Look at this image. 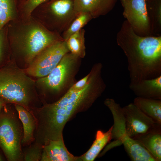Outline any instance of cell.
<instances>
[{"label": "cell", "instance_id": "obj_19", "mask_svg": "<svg viewBox=\"0 0 161 161\" xmlns=\"http://www.w3.org/2000/svg\"><path fill=\"white\" fill-rule=\"evenodd\" d=\"M18 0H0V31L19 17Z\"/></svg>", "mask_w": 161, "mask_h": 161}, {"label": "cell", "instance_id": "obj_3", "mask_svg": "<svg viewBox=\"0 0 161 161\" xmlns=\"http://www.w3.org/2000/svg\"><path fill=\"white\" fill-rule=\"evenodd\" d=\"M10 59L24 70L41 52L54 43L64 40L31 16L20 18L7 24Z\"/></svg>", "mask_w": 161, "mask_h": 161}, {"label": "cell", "instance_id": "obj_17", "mask_svg": "<svg viewBox=\"0 0 161 161\" xmlns=\"http://www.w3.org/2000/svg\"><path fill=\"white\" fill-rule=\"evenodd\" d=\"M112 126L106 132L97 130L95 139L89 149L79 156L80 161H93L107 144L112 139Z\"/></svg>", "mask_w": 161, "mask_h": 161}, {"label": "cell", "instance_id": "obj_12", "mask_svg": "<svg viewBox=\"0 0 161 161\" xmlns=\"http://www.w3.org/2000/svg\"><path fill=\"white\" fill-rule=\"evenodd\" d=\"M117 0H74L75 10L90 14L92 19L104 16L114 7Z\"/></svg>", "mask_w": 161, "mask_h": 161}, {"label": "cell", "instance_id": "obj_14", "mask_svg": "<svg viewBox=\"0 0 161 161\" xmlns=\"http://www.w3.org/2000/svg\"><path fill=\"white\" fill-rule=\"evenodd\" d=\"M129 86L137 97L161 99V75L130 83Z\"/></svg>", "mask_w": 161, "mask_h": 161}, {"label": "cell", "instance_id": "obj_4", "mask_svg": "<svg viewBox=\"0 0 161 161\" xmlns=\"http://www.w3.org/2000/svg\"><path fill=\"white\" fill-rule=\"evenodd\" d=\"M0 97L30 111L43 105L35 80L11 59L0 68Z\"/></svg>", "mask_w": 161, "mask_h": 161}, {"label": "cell", "instance_id": "obj_9", "mask_svg": "<svg viewBox=\"0 0 161 161\" xmlns=\"http://www.w3.org/2000/svg\"><path fill=\"white\" fill-rule=\"evenodd\" d=\"M66 41H58L39 54L25 69L32 78H37L47 75L57 65L64 56L69 52Z\"/></svg>", "mask_w": 161, "mask_h": 161}, {"label": "cell", "instance_id": "obj_26", "mask_svg": "<svg viewBox=\"0 0 161 161\" xmlns=\"http://www.w3.org/2000/svg\"><path fill=\"white\" fill-rule=\"evenodd\" d=\"M89 72L82 78L74 83L68 90L70 91H79L83 89L87 84L90 77Z\"/></svg>", "mask_w": 161, "mask_h": 161}, {"label": "cell", "instance_id": "obj_20", "mask_svg": "<svg viewBox=\"0 0 161 161\" xmlns=\"http://www.w3.org/2000/svg\"><path fill=\"white\" fill-rule=\"evenodd\" d=\"M82 29L71 35L65 41L69 52L82 59L86 55L85 34Z\"/></svg>", "mask_w": 161, "mask_h": 161}, {"label": "cell", "instance_id": "obj_13", "mask_svg": "<svg viewBox=\"0 0 161 161\" xmlns=\"http://www.w3.org/2000/svg\"><path fill=\"white\" fill-rule=\"evenodd\" d=\"M41 161H80L67 150L63 138L50 141L43 146Z\"/></svg>", "mask_w": 161, "mask_h": 161}, {"label": "cell", "instance_id": "obj_1", "mask_svg": "<svg viewBox=\"0 0 161 161\" xmlns=\"http://www.w3.org/2000/svg\"><path fill=\"white\" fill-rule=\"evenodd\" d=\"M89 73L88 83L82 90H67L58 100L44 103L30 111L36 122V141L44 145L50 141L63 138V131L67 122L77 114L87 110L101 96L106 87L101 69L93 67Z\"/></svg>", "mask_w": 161, "mask_h": 161}, {"label": "cell", "instance_id": "obj_23", "mask_svg": "<svg viewBox=\"0 0 161 161\" xmlns=\"http://www.w3.org/2000/svg\"><path fill=\"white\" fill-rule=\"evenodd\" d=\"M10 59V53L6 25L0 31V68Z\"/></svg>", "mask_w": 161, "mask_h": 161}, {"label": "cell", "instance_id": "obj_8", "mask_svg": "<svg viewBox=\"0 0 161 161\" xmlns=\"http://www.w3.org/2000/svg\"><path fill=\"white\" fill-rule=\"evenodd\" d=\"M104 104L112 114L114 123L112 126V139L114 141L109 144L111 148L123 144L132 161H155L154 158L139 142L130 138L127 134L123 107L113 99L107 98Z\"/></svg>", "mask_w": 161, "mask_h": 161}, {"label": "cell", "instance_id": "obj_21", "mask_svg": "<svg viewBox=\"0 0 161 161\" xmlns=\"http://www.w3.org/2000/svg\"><path fill=\"white\" fill-rule=\"evenodd\" d=\"M151 28V35H161V0H154L147 7Z\"/></svg>", "mask_w": 161, "mask_h": 161}, {"label": "cell", "instance_id": "obj_25", "mask_svg": "<svg viewBox=\"0 0 161 161\" xmlns=\"http://www.w3.org/2000/svg\"><path fill=\"white\" fill-rule=\"evenodd\" d=\"M43 146L34 141L23 152L24 160L25 161H39L41 159Z\"/></svg>", "mask_w": 161, "mask_h": 161}, {"label": "cell", "instance_id": "obj_18", "mask_svg": "<svg viewBox=\"0 0 161 161\" xmlns=\"http://www.w3.org/2000/svg\"><path fill=\"white\" fill-rule=\"evenodd\" d=\"M133 103L146 115L161 124V99L137 97Z\"/></svg>", "mask_w": 161, "mask_h": 161}, {"label": "cell", "instance_id": "obj_6", "mask_svg": "<svg viewBox=\"0 0 161 161\" xmlns=\"http://www.w3.org/2000/svg\"><path fill=\"white\" fill-rule=\"evenodd\" d=\"M23 126L13 104L6 103L0 110V147L8 161H22Z\"/></svg>", "mask_w": 161, "mask_h": 161}, {"label": "cell", "instance_id": "obj_27", "mask_svg": "<svg viewBox=\"0 0 161 161\" xmlns=\"http://www.w3.org/2000/svg\"><path fill=\"white\" fill-rule=\"evenodd\" d=\"M6 103L3 98L0 97V110Z\"/></svg>", "mask_w": 161, "mask_h": 161}, {"label": "cell", "instance_id": "obj_16", "mask_svg": "<svg viewBox=\"0 0 161 161\" xmlns=\"http://www.w3.org/2000/svg\"><path fill=\"white\" fill-rule=\"evenodd\" d=\"M133 139L141 144L155 161H161V128L137 137Z\"/></svg>", "mask_w": 161, "mask_h": 161}, {"label": "cell", "instance_id": "obj_30", "mask_svg": "<svg viewBox=\"0 0 161 161\" xmlns=\"http://www.w3.org/2000/svg\"></svg>", "mask_w": 161, "mask_h": 161}, {"label": "cell", "instance_id": "obj_7", "mask_svg": "<svg viewBox=\"0 0 161 161\" xmlns=\"http://www.w3.org/2000/svg\"><path fill=\"white\" fill-rule=\"evenodd\" d=\"M77 15L74 0H47L36 8L31 16L49 30L61 35Z\"/></svg>", "mask_w": 161, "mask_h": 161}, {"label": "cell", "instance_id": "obj_5", "mask_svg": "<svg viewBox=\"0 0 161 161\" xmlns=\"http://www.w3.org/2000/svg\"><path fill=\"white\" fill-rule=\"evenodd\" d=\"M81 59L69 52L47 75L35 80L38 92L43 101L47 95L66 92L75 83Z\"/></svg>", "mask_w": 161, "mask_h": 161}, {"label": "cell", "instance_id": "obj_29", "mask_svg": "<svg viewBox=\"0 0 161 161\" xmlns=\"http://www.w3.org/2000/svg\"><path fill=\"white\" fill-rule=\"evenodd\" d=\"M2 158H1V156H0V161H2Z\"/></svg>", "mask_w": 161, "mask_h": 161}, {"label": "cell", "instance_id": "obj_15", "mask_svg": "<svg viewBox=\"0 0 161 161\" xmlns=\"http://www.w3.org/2000/svg\"><path fill=\"white\" fill-rule=\"evenodd\" d=\"M18 112L21 122L23 135L21 145L29 146L35 140V132L36 128L35 120L32 113L24 107L18 104H13Z\"/></svg>", "mask_w": 161, "mask_h": 161}, {"label": "cell", "instance_id": "obj_24", "mask_svg": "<svg viewBox=\"0 0 161 161\" xmlns=\"http://www.w3.org/2000/svg\"><path fill=\"white\" fill-rule=\"evenodd\" d=\"M47 0H18V8L20 17L27 18L31 16L33 10Z\"/></svg>", "mask_w": 161, "mask_h": 161}, {"label": "cell", "instance_id": "obj_11", "mask_svg": "<svg viewBox=\"0 0 161 161\" xmlns=\"http://www.w3.org/2000/svg\"><path fill=\"white\" fill-rule=\"evenodd\" d=\"M127 134L133 139L157 129L161 128L159 124L146 115L133 103L123 107Z\"/></svg>", "mask_w": 161, "mask_h": 161}, {"label": "cell", "instance_id": "obj_2", "mask_svg": "<svg viewBox=\"0 0 161 161\" xmlns=\"http://www.w3.org/2000/svg\"><path fill=\"white\" fill-rule=\"evenodd\" d=\"M116 41L127 58L130 83L161 75V35H138L126 20Z\"/></svg>", "mask_w": 161, "mask_h": 161}, {"label": "cell", "instance_id": "obj_10", "mask_svg": "<svg viewBox=\"0 0 161 161\" xmlns=\"http://www.w3.org/2000/svg\"><path fill=\"white\" fill-rule=\"evenodd\" d=\"M123 15L138 35H151V22L146 0H120Z\"/></svg>", "mask_w": 161, "mask_h": 161}, {"label": "cell", "instance_id": "obj_22", "mask_svg": "<svg viewBox=\"0 0 161 161\" xmlns=\"http://www.w3.org/2000/svg\"><path fill=\"white\" fill-rule=\"evenodd\" d=\"M92 18L89 14L85 13H78L68 28L62 34V37L66 41L72 35L82 29Z\"/></svg>", "mask_w": 161, "mask_h": 161}, {"label": "cell", "instance_id": "obj_28", "mask_svg": "<svg viewBox=\"0 0 161 161\" xmlns=\"http://www.w3.org/2000/svg\"><path fill=\"white\" fill-rule=\"evenodd\" d=\"M154 0H146L147 6L149 5Z\"/></svg>", "mask_w": 161, "mask_h": 161}]
</instances>
